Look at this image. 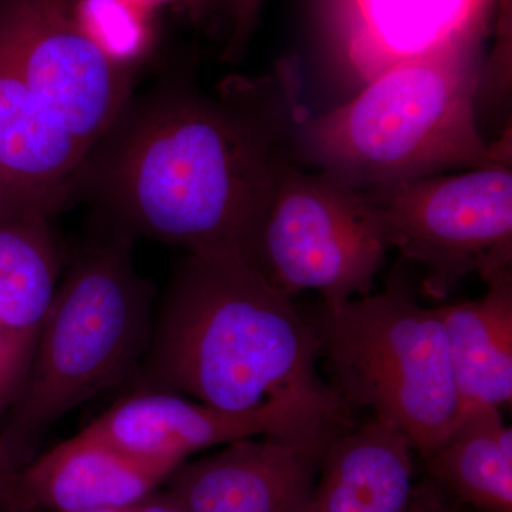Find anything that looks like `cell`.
I'll list each match as a JSON object with an SVG mask.
<instances>
[{
  "mask_svg": "<svg viewBox=\"0 0 512 512\" xmlns=\"http://www.w3.org/2000/svg\"><path fill=\"white\" fill-rule=\"evenodd\" d=\"M390 248L424 271V293L446 299L468 275L512 268L511 163L366 190Z\"/></svg>",
  "mask_w": 512,
  "mask_h": 512,
  "instance_id": "cell-8",
  "label": "cell"
},
{
  "mask_svg": "<svg viewBox=\"0 0 512 512\" xmlns=\"http://www.w3.org/2000/svg\"><path fill=\"white\" fill-rule=\"evenodd\" d=\"M131 238L114 228L60 276L28 377L0 426V441L20 470L57 421L133 379L146 355L153 288L134 265Z\"/></svg>",
  "mask_w": 512,
  "mask_h": 512,
  "instance_id": "cell-4",
  "label": "cell"
},
{
  "mask_svg": "<svg viewBox=\"0 0 512 512\" xmlns=\"http://www.w3.org/2000/svg\"><path fill=\"white\" fill-rule=\"evenodd\" d=\"M409 512H463L460 505L441 493L429 478H424L414 488Z\"/></svg>",
  "mask_w": 512,
  "mask_h": 512,
  "instance_id": "cell-19",
  "label": "cell"
},
{
  "mask_svg": "<svg viewBox=\"0 0 512 512\" xmlns=\"http://www.w3.org/2000/svg\"><path fill=\"white\" fill-rule=\"evenodd\" d=\"M305 316L343 402L369 407L406 434L421 460L429 456L461 416L437 308L421 306L392 276L383 292L322 302Z\"/></svg>",
  "mask_w": 512,
  "mask_h": 512,
  "instance_id": "cell-6",
  "label": "cell"
},
{
  "mask_svg": "<svg viewBox=\"0 0 512 512\" xmlns=\"http://www.w3.org/2000/svg\"><path fill=\"white\" fill-rule=\"evenodd\" d=\"M264 0H231V36L224 56L227 60H237L244 53Z\"/></svg>",
  "mask_w": 512,
  "mask_h": 512,
  "instance_id": "cell-17",
  "label": "cell"
},
{
  "mask_svg": "<svg viewBox=\"0 0 512 512\" xmlns=\"http://www.w3.org/2000/svg\"><path fill=\"white\" fill-rule=\"evenodd\" d=\"M97 56L77 0H0V221L52 220L80 190L72 114Z\"/></svg>",
  "mask_w": 512,
  "mask_h": 512,
  "instance_id": "cell-5",
  "label": "cell"
},
{
  "mask_svg": "<svg viewBox=\"0 0 512 512\" xmlns=\"http://www.w3.org/2000/svg\"><path fill=\"white\" fill-rule=\"evenodd\" d=\"M194 25H202L220 6L221 0H178Z\"/></svg>",
  "mask_w": 512,
  "mask_h": 512,
  "instance_id": "cell-21",
  "label": "cell"
},
{
  "mask_svg": "<svg viewBox=\"0 0 512 512\" xmlns=\"http://www.w3.org/2000/svg\"><path fill=\"white\" fill-rule=\"evenodd\" d=\"M62 272L50 218L0 221V426L22 392Z\"/></svg>",
  "mask_w": 512,
  "mask_h": 512,
  "instance_id": "cell-12",
  "label": "cell"
},
{
  "mask_svg": "<svg viewBox=\"0 0 512 512\" xmlns=\"http://www.w3.org/2000/svg\"><path fill=\"white\" fill-rule=\"evenodd\" d=\"M414 456L406 434L377 417L340 431L320 458L308 512H409Z\"/></svg>",
  "mask_w": 512,
  "mask_h": 512,
  "instance_id": "cell-13",
  "label": "cell"
},
{
  "mask_svg": "<svg viewBox=\"0 0 512 512\" xmlns=\"http://www.w3.org/2000/svg\"><path fill=\"white\" fill-rule=\"evenodd\" d=\"M330 440L261 436L187 460L164 487L187 512H308Z\"/></svg>",
  "mask_w": 512,
  "mask_h": 512,
  "instance_id": "cell-10",
  "label": "cell"
},
{
  "mask_svg": "<svg viewBox=\"0 0 512 512\" xmlns=\"http://www.w3.org/2000/svg\"><path fill=\"white\" fill-rule=\"evenodd\" d=\"M306 117L293 57L215 93L173 87L128 103L80 188L89 185L114 228L131 237L249 261L276 160Z\"/></svg>",
  "mask_w": 512,
  "mask_h": 512,
  "instance_id": "cell-1",
  "label": "cell"
},
{
  "mask_svg": "<svg viewBox=\"0 0 512 512\" xmlns=\"http://www.w3.org/2000/svg\"><path fill=\"white\" fill-rule=\"evenodd\" d=\"M484 33L394 64L349 103L306 117L289 140L296 156L360 191L511 163V137L494 146L478 130Z\"/></svg>",
  "mask_w": 512,
  "mask_h": 512,
  "instance_id": "cell-3",
  "label": "cell"
},
{
  "mask_svg": "<svg viewBox=\"0 0 512 512\" xmlns=\"http://www.w3.org/2000/svg\"><path fill=\"white\" fill-rule=\"evenodd\" d=\"M82 431L137 457L183 464L208 448L251 437L332 440L343 430L289 403L228 412L183 394L130 392Z\"/></svg>",
  "mask_w": 512,
  "mask_h": 512,
  "instance_id": "cell-9",
  "label": "cell"
},
{
  "mask_svg": "<svg viewBox=\"0 0 512 512\" xmlns=\"http://www.w3.org/2000/svg\"><path fill=\"white\" fill-rule=\"evenodd\" d=\"M319 359L311 323L247 258L187 254L154 315L131 392L183 394L228 412L289 403L350 429L355 413L320 376Z\"/></svg>",
  "mask_w": 512,
  "mask_h": 512,
  "instance_id": "cell-2",
  "label": "cell"
},
{
  "mask_svg": "<svg viewBox=\"0 0 512 512\" xmlns=\"http://www.w3.org/2000/svg\"><path fill=\"white\" fill-rule=\"evenodd\" d=\"M484 282L483 298L437 306L461 414L512 400V268Z\"/></svg>",
  "mask_w": 512,
  "mask_h": 512,
  "instance_id": "cell-15",
  "label": "cell"
},
{
  "mask_svg": "<svg viewBox=\"0 0 512 512\" xmlns=\"http://www.w3.org/2000/svg\"><path fill=\"white\" fill-rule=\"evenodd\" d=\"M20 468L0 441V512H22L19 498Z\"/></svg>",
  "mask_w": 512,
  "mask_h": 512,
  "instance_id": "cell-18",
  "label": "cell"
},
{
  "mask_svg": "<svg viewBox=\"0 0 512 512\" xmlns=\"http://www.w3.org/2000/svg\"><path fill=\"white\" fill-rule=\"evenodd\" d=\"M131 512H187L180 501L174 497L167 488L161 487L153 494L148 495L146 500L141 501Z\"/></svg>",
  "mask_w": 512,
  "mask_h": 512,
  "instance_id": "cell-20",
  "label": "cell"
},
{
  "mask_svg": "<svg viewBox=\"0 0 512 512\" xmlns=\"http://www.w3.org/2000/svg\"><path fill=\"white\" fill-rule=\"evenodd\" d=\"M97 512H131V508H130V510H113V511H97Z\"/></svg>",
  "mask_w": 512,
  "mask_h": 512,
  "instance_id": "cell-22",
  "label": "cell"
},
{
  "mask_svg": "<svg viewBox=\"0 0 512 512\" xmlns=\"http://www.w3.org/2000/svg\"><path fill=\"white\" fill-rule=\"evenodd\" d=\"M390 249L365 192L279 154L249 261L285 295L318 291L322 302L370 295Z\"/></svg>",
  "mask_w": 512,
  "mask_h": 512,
  "instance_id": "cell-7",
  "label": "cell"
},
{
  "mask_svg": "<svg viewBox=\"0 0 512 512\" xmlns=\"http://www.w3.org/2000/svg\"><path fill=\"white\" fill-rule=\"evenodd\" d=\"M348 55L366 82L485 32L494 0H348Z\"/></svg>",
  "mask_w": 512,
  "mask_h": 512,
  "instance_id": "cell-14",
  "label": "cell"
},
{
  "mask_svg": "<svg viewBox=\"0 0 512 512\" xmlns=\"http://www.w3.org/2000/svg\"><path fill=\"white\" fill-rule=\"evenodd\" d=\"M423 463L431 483L460 507L512 512V431L500 407L461 414Z\"/></svg>",
  "mask_w": 512,
  "mask_h": 512,
  "instance_id": "cell-16",
  "label": "cell"
},
{
  "mask_svg": "<svg viewBox=\"0 0 512 512\" xmlns=\"http://www.w3.org/2000/svg\"><path fill=\"white\" fill-rule=\"evenodd\" d=\"M181 464L134 456L80 430L20 470L22 512L130 510Z\"/></svg>",
  "mask_w": 512,
  "mask_h": 512,
  "instance_id": "cell-11",
  "label": "cell"
}]
</instances>
